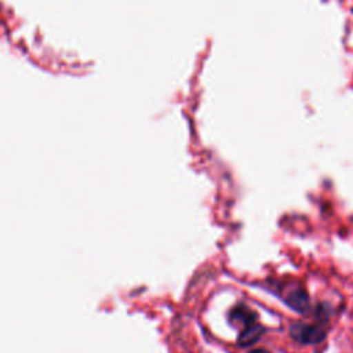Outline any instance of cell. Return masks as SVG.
<instances>
[{"instance_id": "obj_1", "label": "cell", "mask_w": 353, "mask_h": 353, "mask_svg": "<svg viewBox=\"0 0 353 353\" xmlns=\"http://www.w3.org/2000/svg\"><path fill=\"white\" fill-rule=\"evenodd\" d=\"M274 284V294L280 296V299L292 310L306 314L310 309V296L306 292L302 283L292 280V281H276Z\"/></svg>"}, {"instance_id": "obj_2", "label": "cell", "mask_w": 353, "mask_h": 353, "mask_svg": "<svg viewBox=\"0 0 353 353\" xmlns=\"http://www.w3.org/2000/svg\"><path fill=\"white\" fill-rule=\"evenodd\" d=\"M328 321L316 320V323L295 321L290 327V336L299 345H317L327 338Z\"/></svg>"}, {"instance_id": "obj_3", "label": "cell", "mask_w": 353, "mask_h": 353, "mask_svg": "<svg viewBox=\"0 0 353 353\" xmlns=\"http://www.w3.org/2000/svg\"><path fill=\"white\" fill-rule=\"evenodd\" d=\"M228 319L232 325L241 327V330L259 321L258 313L245 303H237L233 306L228 314Z\"/></svg>"}, {"instance_id": "obj_4", "label": "cell", "mask_w": 353, "mask_h": 353, "mask_svg": "<svg viewBox=\"0 0 353 353\" xmlns=\"http://www.w3.org/2000/svg\"><path fill=\"white\" fill-rule=\"evenodd\" d=\"M266 332V328L258 321L255 324H251L245 328L241 330L239 338H237V343L240 346H251L254 345L255 342H258L261 339V336Z\"/></svg>"}, {"instance_id": "obj_5", "label": "cell", "mask_w": 353, "mask_h": 353, "mask_svg": "<svg viewBox=\"0 0 353 353\" xmlns=\"http://www.w3.org/2000/svg\"><path fill=\"white\" fill-rule=\"evenodd\" d=\"M248 353H272V352L268 350V349H265V347H256V349H252V350L248 352Z\"/></svg>"}]
</instances>
